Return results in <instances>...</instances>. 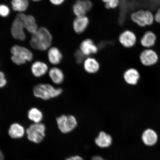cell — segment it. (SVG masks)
I'll return each mask as SVG.
<instances>
[{"mask_svg": "<svg viewBox=\"0 0 160 160\" xmlns=\"http://www.w3.org/2000/svg\"><path fill=\"white\" fill-rule=\"evenodd\" d=\"M31 1L35 2H39L42 1V0H31Z\"/></svg>", "mask_w": 160, "mask_h": 160, "instance_id": "obj_34", "label": "cell"}, {"mask_svg": "<svg viewBox=\"0 0 160 160\" xmlns=\"http://www.w3.org/2000/svg\"><path fill=\"white\" fill-rule=\"evenodd\" d=\"M157 36L153 32L146 31L140 39V44L143 48L149 49L153 48L157 41Z\"/></svg>", "mask_w": 160, "mask_h": 160, "instance_id": "obj_16", "label": "cell"}, {"mask_svg": "<svg viewBox=\"0 0 160 160\" xmlns=\"http://www.w3.org/2000/svg\"><path fill=\"white\" fill-rule=\"evenodd\" d=\"M107 9H115L118 7L119 0H102Z\"/></svg>", "mask_w": 160, "mask_h": 160, "instance_id": "obj_25", "label": "cell"}, {"mask_svg": "<svg viewBox=\"0 0 160 160\" xmlns=\"http://www.w3.org/2000/svg\"><path fill=\"white\" fill-rule=\"evenodd\" d=\"M75 56L76 61L79 64L83 63L84 61L86 58L85 56L81 52L79 49L76 51Z\"/></svg>", "mask_w": 160, "mask_h": 160, "instance_id": "obj_27", "label": "cell"}, {"mask_svg": "<svg viewBox=\"0 0 160 160\" xmlns=\"http://www.w3.org/2000/svg\"><path fill=\"white\" fill-rule=\"evenodd\" d=\"M112 142L111 136L104 132H101L95 139L96 144L101 148H106L109 147Z\"/></svg>", "mask_w": 160, "mask_h": 160, "instance_id": "obj_22", "label": "cell"}, {"mask_svg": "<svg viewBox=\"0 0 160 160\" xmlns=\"http://www.w3.org/2000/svg\"><path fill=\"white\" fill-rule=\"evenodd\" d=\"M25 133L24 127L18 123L12 124L8 130L10 137L14 139L21 138L24 136Z\"/></svg>", "mask_w": 160, "mask_h": 160, "instance_id": "obj_20", "label": "cell"}, {"mask_svg": "<svg viewBox=\"0 0 160 160\" xmlns=\"http://www.w3.org/2000/svg\"><path fill=\"white\" fill-rule=\"evenodd\" d=\"M155 21L160 24V7L157 10L154 15Z\"/></svg>", "mask_w": 160, "mask_h": 160, "instance_id": "obj_30", "label": "cell"}, {"mask_svg": "<svg viewBox=\"0 0 160 160\" xmlns=\"http://www.w3.org/2000/svg\"><path fill=\"white\" fill-rule=\"evenodd\" d=\"M48 74L50 79L55 84H61L64 80L63 72L58 68L54 67L51 68L49 70Z\"/></svg>", "mask_w": 160, "mask_h": 160, "instance_id": "obj_21", "label": "cell"}, {"mask_svg": "<svg viewBox=\"0 0 160 160\" xmlns=\"http://www.w3.org/2000/svg\"><path fill=\"white\" fill-rule=\"evenodd\" d=\"M25 30L21 14L18 13L12 23L11 29L12 37L13 38L19 41H25L26 39Z\"/></svg>", "mask_w": 160, "mask_h": 160, "instance_id": "obj_7", "label": "cell"}, {"mask_svg": "<svg viewBox=\"0 0 160 160\" xmlns=\"http://www.w3.org/2000/svg\"><path fill=\"white\" fill-rule=\"evenodd\" d=\"M119 43L126 48H131L136 45L137 37L134 32L129 30L124 31L120 34L118 38Z\"/></svg>", "mask_w": 160, "mask_h": 160, "instance_id": "obj_9", "label": "cell"}, {"mask_svg": "<svg viewBox=\"0 0 160 160\" xmlns=\"http://www.w3.org/2000/svg\"><path fill=\"white\" fill-rule=\"evenodd\" d=\"M48 59L50 63L53 65H57L61 62L63 59L61 52L57 47L50 48L48 52Z\"/></svg>", "mask_w": 160, "mask_h": 160, "instance_id": "obj_19", "label": "cell"}, {"mask_svg": "<svg viewBox=\"0 0 160 160\" xmlns=\"http://www.w3.org/2000/svg\"><path fill=\"white\" fill-rule=\"evenodd\" d=\"M7 81L5 73L0 71V88H4L7 85Z\"/></svg>", "mask_w": 160, "mask_h": 160, "instance_id": "obj_28", "label": "cell"}, {"mask_svg": "<svg viewBox=\"0 0 160 160\" xmlns=\"http://www.w3.org/2000/svg\"><path fill=\"white\" fill-rule=\"evenodd\" d=\"M31 71L35 77H41L48 72V66L44 62L41 61H35L31 65Z\"/></svg>", "mask_w": 160, "mask_h": 160, "instance_id": "obj_15", "label": "cell"}, {"mask_svg": "<svg viewBox=\"0 0 160 160\" xmlns=\"http://www.w3.org/2000/svg\"><path fill=\"white\" fill-rule=\"evenodd\" d=\"M49 1L52 4L56 6H59L62 4L65 0H49Z\"/></svg>", "mask_w": 160, "mask_h": 160, "instance_id": "obj_29", "label": "cell"}, {"mask_svg": "<svg viewBox=\"0 0 160 160\" xmlns=\"http://www.w3.org/2000/svg\"><path fill=\"white\" fill-rule=\"evenodd\" d=\"M52 36L47 28H39L36 33L32 35L30 45L33 49L40 51H46L51 47Z\"/></svg>", "mask_w": 160, "mask_h": 160, "instance_id": "obj_1", "label": "cell"}, {"mask_svg": "<svg viewBox=\"0 0 160 160\" xmlns=\"http://www.w3.org/2000/svg\"><path fill=\"white\" fill-rule=\"evenodd\" d=\"M139 59L142 64L145 67H151L157 64L159 60L158 54L152 49H145L140 53Z\"/></svg>", "mask_w": 160, "mask_h": 160, "instance_id": "obj_8", "label": "cell"}, {"mask_svg": "<svg viewBox=\"0 0 160 160\" xmlns=\"http://www.w3.org/2000/svg\"><path fill=\"white\" fill-rule=\"evenodd\" d=\"M28 117L33 123H40L42 121L43 115L41 110L37 108L33 107L28 112Z\"/></svg>", "mask_w": 160, "mask_h": 160, "instance_id": "obj_24", "label": "cell"}, {"mask_svg": "<svg viewBox=\"0 0 160 160\" xmlns=\"http://www.w3.org/2000/svg\"><path fill=\"white\" fill-rule=\"evenodd\" d=\"M46 130L45 125L42 123L32 124L26 131L28 139L34 143H41L45 138Z\"/></svg>", "mask_w": 160, "mask_h": 160, "instance_id": "obj_5", "label": "cell"}, {"mask_svg": "<svg viewBox=\"0 0 160 160\" xmlns=\"http://www.w3.org/2000/svg\"><path fill=\"white\" fill-rule=\"evenodd\" d=\"M33 94L35 97L43 100H48L59 97L62 90L48 83H41L33 87Z\"/></svg>", "mask_w": 160, "mask_h": 160, "instance_id": "obj_2", "label": "cell"}, {"mask_svg": "<svg viewBox=\"0 0 160 160\" xmlns=\"http://www.w3.org/2000/svg\"><path fill=\"white\" fill-rule=\"evenodd\" d=\"M56 121L59 131L64 133L72 131L78 125L77 119L71 115H62L58 117Z\"/></svg>", "mask_w": 160, "mask_h": 160, "instance_id": "obj_6", "label": "cell"}, {"mask_svg": "<svg viewBox=\"0 0 160 160\" xmlns=\"http://www.w3.org/2000/svg\"><path fill=\"white\" fill-rule=\"evenodd\" d=\"M123 77L126 83L133 86L137 85L141 76L138 70L135 68H132L126 70Z\"/></svg>", "mask_w": 160, "mask_h": 160, "instance_id": "obj_13", "label": "cell"}, {"mask_svg": "<svg viewBox=\"0 0 160 160\" xmlns=\"http://www.w3.org/2000/svg\"><path fill=\"white\" fill-rule=\"evenodd\" d=\"M21 14V17L24 25L25 30L29 33L33 34L39 29L35 18L31 15H26L24 13Z\"/></svg>", "mask_w": 160, "mask_h": 160, "instance_id": "obj_14", "label": "cell"}, {"mask_svg": "<svg viewBox=\"0 0 160 160\" xmlns=\"http://www.w3.org/2000/svg\"><path fill=\"white\" fill-rule=\"evenodd\" d=\"M142 141L146 145L152 146L157 143L158 135L153 129L148 128L143 132L142 135Z\"/></svg>", "mask_w": 160, "mask_h": 160, "instance_id": "obj_18", "label": "cell"}, {"mask_svg": "<svg viewBox=\"0 0 160 160\" xmlns=\"http://www.w3.org/2000/svg\"><path fill=\"white\" fill-rule=\"evenodd\" d=\"M4 157L3 154L0 150V160H4Z\"/></svg>", "mask_w": 160, "mask_h": 160, "instance_id": "obj_33", "label": "cell"}, {"mask_svg": "<svg viewBox=\"0 0 160 160\" xmlns=\"http://www.w3.org/2000/svg\"><path fill=\"white\" fill-rule=\"evenodd\" d=\"M132 21L138 27H149L155 22L154 15L149 10L140 9L133 12L131 15Z\"/></svg>", "mask_w": 160, "mask_h": 160, "instance_id": "obj_4", "label": "cell"}, {"mask_svg": "<svg viewBox=\"0 0 160 160\" xmlns=\"http://www.w3.org/2000/svg\"><path fill=\"white\" fill-rule=\"evenodd\" d=\"M92 160H106L100 156H96L92 158Z\"/></svg>", "mask_w": 160, "mask_h": 160, "instance_id": "obj_32", "label": "cell"}, {"mask_svg": "<svg viewBox=\"0 0 160 160\" xmlns=\"http://www.w3.org/2000/svg\"><path fill=\"white\" fill-rule=\"evenodd\" d=\"M66 160H83L81 157L78 156H73L68 158Z\"/></svg>", "mask_w": 160, "mask_h": 160, "instance_id": "obj_31", "label": "cell"}, {"mask_svg": "<svg viewBox=\"0 0 160 160\" xmlns=\"http://www.w3.org/2000/svg\"><path fill=\"white\" fill-rule=\"evenodd\" d=\"M11 5L13 11L18 13H24L29 6V0H12Z\"/></svg>", "mask_w": 160, "mask_h": 160, "instance_id": "obj_23", "label": "cell"}, {"mask_svg": "<svg viewBox=\"0 0 160 160\" xmlns=\"http://www.w3.org/2000/svg\"><path fill=\"white\" fill-rule=\"evenodd\" d=\"M83 63L84 69L88 73H96L100 69V65L99 62L94 58L91 57L86 58Z\"/></svg>", "mask_w": 160, "mask_h": 160, "instance_id": "obj_17", "label": "cell"}, {"mask_svg": "<svg viewBox=\"0 0 160 160\" xmlns=\"http://www.w3.org/2000/svg\"><path fill=\"white\" fill-rule=\"evenodd\" d=\"M89 24V20L87 16L76 17L73 22L74 31L78 34H81L87 30Z\"/></svg>", "mask_w": 160, "mask_h": 160, "instance_id": "obj_12", "label": "cell"}, {"mask_svg": "<svg viewBox=\"0 0 160 160\" xmlns=\"http://www.w3.org/2000/svg\"><path fill=\"white\" fill-rule=\"evenodd\" d=\"M92 3L89 0H78L73 6L72 11L76 17L86 16L91 11Z\"/></svg>", "mask_w": 160, "mask_h": 160, "instance_id": "obj_10", "label": "cell"}, {"mask_svg": "<svg viewBox=\"0 0 160 160\" xmlns=\"http://www.w3.org/2000/svg\"><path fill=\"white\" fill-rule=\"evenodd\" d=\"M11 9L7 5L4 4H0V17L7 18L10 15Z\"/></svg>", "mask_w": 160, "mask_h": 160, "instance_id": "obj_26", "label": "cell"}, {"mask_svg": "<svg viewBox=\"0 0 160 160\" xmlns=\"http://www.w3.org/2000/svg\"><path fill=\"white\" fill-rule=\"evenodd\" d=\"M79 49L87 57L95 54L98 51L97 46L92 40L89 38L85 39L81 42Z\"/></svg>", "mask_w": 160, "mask_h": 160, "instance_id": "obj_11", "label": "cell"}, {"mask_svg": "<svg viewBox=\"0 0 160 160\" xmlns=\"http://www.w3.org/2000/svg\"><path fill=\"white\" fill-rule=\"evenodd\" d=\"M11 53L12 62L18 65L31 62L33 58V53L29 49L21 45L13 46L11 48Z\"/></svg>", "mask_w": 160, "mask_h": 160, "instance_id": "obj_3", "label": "cell"}]
</instances>
